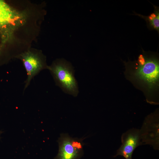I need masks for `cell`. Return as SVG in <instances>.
Returning a JSON list of instances; mask_svg holds the SVG:
<instances>
[{
    "instance_id": "7",
    "label": "cell",
    "mask_w": 159,
    "mask_h": 159,
    "mask_svg": "<svg viewBox=\"0 0 159 159\" xmlns=\"http://www.w3.org/2000/svg\"><path fill=\"white\" fill-rule=\"evenodd\" d=\"M18 18L16 14L7 4L0 0V26L13 23Z\"/></svg>"
},
{
    "instance_id": "4",
    "label": "cell",
    "mask_w": 159,
    "mask_h": 159,
    "mask_svg": "<svg viewBox=\"0 0 159 159\" xmlns=\"http://www.w3.org/2000/svg\"><path fill=\"white\" fill-rule=\"evenodd\" d=\"M159 122L158 115H151L145 118L140 130L142 145H149L159 149Z\"/></svg>"
},
{
    "instance_id": "8",
    "label": "cell",
    "mask_w": 159,
    "mask_h": 159,
    "mask_svg": "<svg viewBox=\"0 0 159 159\" xmlns=\"http://www.w3.org/2000/svg\"><path fill=\"white\" fill-rule=\"evenodd\" d=\"M154 11L148 16H143L135 12L137 15L143 18L146 21L148 27L151 30H155L159 32V7L153 5Z\"/></svg>"
},
{
    "instance_id": "3",
    "label": "cell",
    "mask_w": 159,
    "mask_h": 159,
    "mask_svg": "<svg viewBox=\"0 0 159 159\" xmlns=\"http://www.w3.org/2000/svg\"><path fill=\"white\" fill-rule=\"evenodd\" d=\"M59 150L56 159H78L82 155V140L62 134L58 140Z\"/></svg>"
},
{
    "instance_id": "5",
    "label": "cell",
    "mask_w": 159,
    "mask_h": 159,
    "mask_svg": "<svg viewBox=\"0 0 159 159\" xmlns=\"http://www.w3.org/2000/svg\"><path fill=\"white\" fill-rule=\"evenodd\" d=\"M21 58L27 74V78L25 82V89L34 77L42 70L48 69V66L46 65L44 57L39 54L31 52L21 54Z\"/></svg>"
},
{
    "instance_id": "9",
    "label": "cell",
    "mask_w": 159,
    "mask_h": 159,
    "mask_svg": "<svg viewBox=\"0 0 159 159\" xmlns=\"http://www.w3.org/2000/svg\"><path fill=\"white\" fill-rule=\"evenodd\" d=\"M1 133H2V132L0 131V135H1Z\"/></svg>"
},
{
    "instance_id": "2",
    "label": "cell",
    "mask_w": 159,
    "mask_h": 159,
    "mask_svg": "<svg viewBox=\"0 0 159 159\" xmlns=\"http://www.w3.org/2000/svg\"><path fill=\"white\" fill-rule=\"evenodd\" d=\"M143 52L135 62L136 75L150 85L157 82L159 79V63L158 59Z\"/></svg>"
},
{
    "instance_id": "1",
    "label": "cell",
    "mask_w": 159,
    "mask_h": 159,
    "mask_svg": "<svg viewBox=\"0 0 159 159\" xmlns=\"http://www.w3.org/2000/svg\"><path fill=\"white\" fill-rule=\"evenodd\" d=\"M48 69L56 85L65 93L76 97L79 93L77 82L74 76V70L71 63L64 59L54 61Z\"/></svg>"
},
{
    "instance_id": "6",
    "label": "cell",
    "mask_w": 159,
    "mask_h": 159,
    "mask_svg": "<svg viewBox=\"0 0 159 159\" xmlns=\"http://www.w3.org/2000/svg\"><path fill=\"white\" fill-rule=\"evenodd\" d=\"M121 142L122 144L114 157L120 155L126 159H132L135 149L142 145L140 130L133 128L128 130L122 134Z\"/></svg>"
}]
</instances>
